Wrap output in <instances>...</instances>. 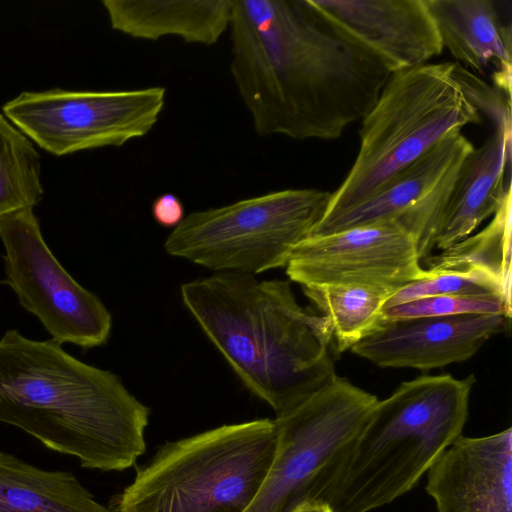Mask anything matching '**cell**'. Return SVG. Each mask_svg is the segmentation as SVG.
<instances>
[{
    "instance_id": "6da1fadb",
    "label": "cell",
    "mask_w": 512,
    "mask_h": 512,
    "mask_svg": "<svg viewBox=\"0 0 512 512\" xmlns=\"http://www.w3.org/2000/svg\"><path fill=\"white\" fill-rule=\"evenodd\" d=\"M230 71L259 135L334 140L392 74L308 0H232Z\"/></svg>"
},
{
    "instance_id": "7a4b0ae2",
    "label": "cell",
    "mask_w": 512,
    "mask_h": 512,
    "mask_svg": "<svg viewBox=\"0 0 512 512\" xmlns=\"http://www.w3.org/2000/svg\"><path fill=\"white\" fill-rule=\"evenodd\" d=\"M150 409L114 373L51 340L8 330L0 338V422L80 465L122 471L145 452Z\"/></svg>"
},
{
    "instance_id": "3957f363",
    "label": "cell",
    "mask_w": 512,
    "mask_h": 512,
    "mask_svg": "<svg viewBox=\"0 0 512 512\" xmlns=\"http://www.w3.org/2000/svg\"><path fill=\"white\" fill-rule=\"evenodd\" d=\"M180 294L244 386L277 415L336 374L330 320L299 305L289 281L216 272L184 283Z\"/></svg>"
},
{
    "instance_id": "277c9868",
    "label": "cell",
    "mask_w": 512,
    "mask_h": 512,
    "mask_svg": "<svg viewBox=\"0 0 512 512\" xmlns=\"http://www.w3.org/2000/svg\"><path fill=\"white\" fill-rule=\"evenodd\" d=\"M475 376L422 375L379 400L313 502L332 512H371L409 492L460 435Z\"/></svg>"
},
{
    "instance_id": "5b68a950",
    "label": "cell",
    "mask_w": 512,
    "mask_h": 512,
    "mask_svg": "<svg viewBox=\"0 0 512 512\" xmlns=\"http://www.w3.org/2000/svg\"><path fill=\"white\" fill-rule=\"evenodd\" d=\"M274 420L223 425L167 442L115 496L112 512H244L274 461Z\"/></svg>"
},
{
    "instance_id": "8992f818",
    "label": "cell",
    "mask_w": 512,
    "mask_h": 512,
    "mask_svg": "<svg viewBox=\"0 0 512 512\" xmlns=\"http://www.w3.org/2000/svg\"><path fill=\"white\" fill-rule=\"evenodd\" d=\"M482 120L454 78L453 62L392 73L362 118L358 154L323 217L361 203L446 136Z\"/></svg>"
},
{
    "instance_id": "52a82bcc",
    "label": "cell",
    "mask_w": 512,
    "mask_h": 512,
    "mask_svg": "<svg viewBox=\"0 0 512 512\" xmlns=\"http://www.w3.org/2000/svg\"><path fill=\"white\" fill-rule=\"evenodd\" d=\"M330 198V192L319 189H285L195 211L172 230L164 249L216 272L255 275L286 267Z\"/></svg>"
},
{
    "instance_id": "ba28073f",
    "label": "cell",
    "mask_w": 512,
    "mask_h": 512,
    "mask_svg": "<svg viewBox=\"0 0 512 512\" xmlns=\"http://www.w3.org/2000/svg\"><path fill=\"white\" fill-rule=\"evenodd\" d=\"M379 399L335 374L274 419L278 443L272 466L244 512H294L313 502L326 471L368 420Z\"/></svg>"
},
{
    "instance_id": "9c48e42d",
    "label": "cell",
    "mask_w": 512,
    "mask_h": 512,
    "mask_svg": "<svg viewBox=\"0 0 512 512\" xmlns=\"http://www.w3.org/2000/svg\"><path fill=\"white\" fill-rule=\"evenodd\" d=\"M166 89L22 92L3 106L5 117L57 155L122 146L145 136L164 108Z\"/></svg>"
},
{
    "instance_id": "30bf717a",
    "label": "cell",
    "mask_w": 512,
    "mask_h": 512,
    "mask_svg": "<svg viewBox=\"0 0 512 512\" xmlns=\"http://www.w3.org/2000/svg\"><path fill=\"white\" fill-rule=\"evenodd\" d=\"M0 239L5 250L1 283L15 292L53 341L85 349L107 342L112 327L109 310L54 257L32 208L0 220Z\"/></svg>"
},
{
    "instance_id": "8fae6325",
    "label": "cell",
    "mask_w": 512,
    "mask_h": 512,
    "mask_svg": "<svg viewBox=\"0 0 512 512\" xmlns=\"http://www.w3.org/2000/svg\"><path fill=\"white\" fill-rule=\"evenodd\" d=\"M285 268L301 287L344 284L391 293L429 275L412 236L395 220L309 236Z\"/></svg>"
},
{
    "instance_id": "7c38bea8",
    "label": "cell",
    "mask_w": 512,
    "mask_h": 512,
    "mask_svg": "<svg viewBox=\"0 0 512 512\" xmlns=\"http://www.w3.org/2000/svg\"><path fill=\"white\" fill-rule=\"evenodd\" d=\"M340 34L391 72L411 69L443 47L425 0H308Z\"/></svg>"
},
{
    "instance_id": "4fadbf2b",
    "label": "cell",
    "mask_w": 512,
    "mask_h": 512,
    "mask_svg": "<svg viewBox=\"0 0 512 512\" xmlns=\"http://www.w3.org/2000/svg\"><path fill=\"white\" fill-rule=\"evenodd\" d=\"M509 323L504 315L480 314L382 321L350 351L381 368H442L473 357Z\"/></svg>"
},
{
    "instance_id": "5bb4252c",
    "label": "cell",
    "mask_w": 512,
    "mask_h": 512,
    "mask_svg": "<svg viewBox=\"0 0 512 512\" xmlns=\"http://www.w3.org/2000/svg\"><path fill=\"white\" fill-rule=\"evenodd\" d=\"M437 512H512V428L456 438L427 471Z\"/></svg>"
},
{
    "instance_id": "9a60e30c",
    "label": "cell",
    "mask_w": 512,
    "mask_h": 512,
    "mask_svg": "<svg viewBox=\"0 0 512 512\" xmlns=\"http://www.w3.org/2000/svg\"><path fill=\"white\" fill-rule=\"evenodd\" d=\"M511 125H493L489 136L460 164L439 217L433 250L443 251L470 236L492 217L511 190Z\"/></svg>"
},
{
    "instance_id": "2e32d148",
    "label": "cell",
    "mask_w": 512,
    "mask_h": 512,
    "mask_svg": "<svg viewBox=\"0 0 512 512\" xmlns=\"http://www.w3.org/2000/svg\"><path fill=\"white\" fill-rule=\"evenodd\" d=\"M474 148L461 131L452 132L361 203L322 217L310 236L396 220L430 196Z\"/></svg>"
},
{
    "instance_id": "e0dca14e",
    "label": "cell",
    "mask_w": 512,
    "mask_h": 512,
    "mask_svg": "<svg viewBox=\"0 0 512 512\" xmlns=\"http://www.w3.org/2000/svg\"><path fill=\"white\" fill-rule=\"evenodd\" d=\"M443 49L511 97V25L493 0H425Z\"/></svg>"
},
{
    "instance_id": "ac0fdd59",
    "label": "cell",
    "mask_w": 512,
    "mask_h": 512,
    "mask_svg": "<svg viewBox=\"0 0 512 512\" xmlns=\"http://www.w3.org/2000/svg\"><path fill=\"white\" fill-rule=\"evenodd\" d=\"M111 27L130 37L212 45L229 28L232 0H104Z\"/></svg>"
},
{
    "instance_id": "d6986e66",
    "label": "cell",
    "mask_w": 512,
    "mask_h": 512,
    "mask_svg": "<svg viewBox=\"0 0 512 512\" xmlns=\"http://www.w3.org/2000/svg\"><path fill=\"white\" fill-rule=\"evenodd\" d=\"M0 512H112L71 473L49 471L0 451Z\"/></svg>"
},
{
    "instance_id": "ffe728a7",
    "label": "cell",
    "mask_w": 512,
    "mask_h": 512,
    "mask_svg": "<svg viewBox=\"0 0 512 512\" xmlns=\"http://www.w3.org/2000/svg\"><path fill=\"white\" fill-rule=\"evenodd\" d=\"M511 190L482 230L423 259L430 274L480 271L511 294Z\"/></svg>"
},
{
    "instance_id": "44dd1931",
    "label": "cell",
    "mask_w": 512,
    "mask_h": 512,
    "mask_svg": "<svg viewBox=\"0 0 512 512\" xmlns=\"http://www.w3.org/2000/svg\"><path fill=\"white\" fill-rule=\"evenodd\" d=\"M304 295L332 325L336 350H350L382 323V310L393 294L359 285L302 287Z\"/></svg>"
},
{
    "instance_id": "7402d4cb",
    "label": "cell",
    "mask_w": 512,
    "mask_h": 512,
    "mask_svg": "<svg viewBox=\"0 0 512 512\" xmlns=\"http://www.w3.org/2000/svg\"><path fill=\"white\" fill-rule=\"evenodd\" d=\"M40 156L31 140L0 114V220L41 200Z\"/></svg>"
},
{
    "instance_id": "603a6c76",
    "label": "cell",
    "mask_w": 512,
    "mask_h": 512,
    "mask_svg": "<svg viewBox=\"0 0 512 512\" xmlns=\"http://www.w3.org/2000/svg\"><path fill=\"white\" fill-rule=\"evenodd\" d=\"M441 295H498L511 305V294L497 280L480 271H469L429 273L395 291L384 308Z\"/></svg>"
},
{
    "instance_id": "cb8c5ba5",
    "label": "cell",
    "mask_w": 512,
    "mask_h": 512,
    "mask_svg": "<svg viewBox=\"0 0 512 512\" xmlns=\"http://www.w3.org/2000/svg\"><path fill=\"white\" fill-rule=\"evenodd\" d=\"M512 307L498 295H441L419 298L383 308V321L428 316L465 314L504 315L511 318Z\"/></svg>"
},
{
    "instance_id": "d4e9b609",
    "label": "cell",
    "mask_w": 512,
    "mask_h": 512,
    "mask_svg": "<svg viewBox=\"0 0 512 512\" xmlns=\"http://www.w3.org/2000/svg\"><path fill=\"white\" fill-rule=\"evenodd\" d=\"M453 75L465 96L491 125H511V97L453 62Z\"/></svg>"
},
{
    "instance_id": "484cf974",
    "label": "cell",
    "mask_w": 512,
    "mask_h": 512,
    "mask_svg": "<svg viewBox=\"0 0 512 512\" xmlns=\"http://www.w3.org/2000/svg\"><path fill=\"white\" fill-rule=\"evenodd\" d=\"M151 213L157 224L165 228H176L185 218L182 201L172 193L158 196L152 203Z\"/></svg>"
},
{
    "instance_id": "4316f807",
    "label": "cell",
    "mask_w": 512,
    "mask_h": 512,
    "mask_svg": "<svg viewBox=\"0 0 512 512\" xmlns=\"http://www.w3.org/2000/svg\"><path fill=\"white\" fill-rule=\"evenodd\" d=\"M294 512H332L327 505L321 502H307Z\"/></svg>"
}]
</instances>
